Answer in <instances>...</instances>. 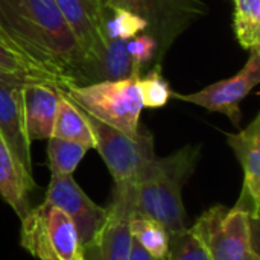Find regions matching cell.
<instances>
[{
    "instance_id": "1",
    "label": "cell",
    "mask_w": 260,
    "mask_h": 260,
    "mask_svg": "<svg viewBox=\"0 0 260 260\" xmlns=\"http://www.w3.org/2000/svg\"><path fill=\"white\" fill-rule=\"evenodd\" d=\"M0 26L64 90L88 84L90 61L53 0H0Z\"/></svg>"
},
{
    "instance_id": "2",
    "label": "cell",
    "mask_w": 260,
    "mask_h": 260,
    "mask_svg": "<svg viewBox=\"0 0 260 260\" xmlns=\"http://www.w3.org/2000/svg\"><path fill=\"white\" fill-rule=\"evenodd\" d=\"M200 157L201 145H186L168 157H155L136 181L134 215L158 221L171 236L189 229L183 187Z\"/></svg>"
},
{
    "instance_id": "3",
    "label": "cell",
    "mask_w": 260,
    "mask_h": 260,
    "mask_svg": "<svg viewBox=\"0 0 260 260\" xmlns=\"http://www.w3.org/2000/svg\"><path fill=\"white\" fill-rule=\"evenodd\" d=\"M139 79L140 76H131L120 81L75 85L62 93L87 114L136 139L140 134L139 119L143 110Z\"/></svg>"
},
{
    "instance_id": "4",
    "label": "cell",
    "mask_w": 260,
    "mask_h": 260,
    "mask_svg": "<svg viewBox=\"0 0 260 260\" xmlns=\"http://www.w3.org/2000/svg\"><path fill=\"white\" fill-rule=\"evenodd\" d=\"M257 224L248 212L218 204L206 210L190 229L210 260H260Z\"/></svg>"
},
{
    "instance_id": "5",
    "label": "cell",
    "mask_w": 260,
    "mask_h": 260,
    "mask_svg": "<svg viewBox=\"0 0 260 260\" xmlns=\"http://www.w3.org/2000/svg\"><path fill=\"white\" fill-rule=\"evenodd\" d=\"M108 5L125 9L146 23L145 32L157 44V64H161L172 43L207 14V6L201 0H108Z\"/></svg>"
},
{
    "instance_id": "6",
    "label": "cell",
    "mask_w": 260,
    "mask_h": 260,
    "mask_svg": "<svg viewBox=\"0 0 260 260\" xmlns=\"http://www.w3.org/2000/svg\"><path fill=\"white\" fill-rule=\"evenodd\" d=\"M84 114L96 140L94 149L105 161L114 184H136L143 169L157 157L152 134L140 133L139 137L133 139L85 111Z\"/></svg>"
},
{
    "instance_id": "7",
    "label": "cell",
    "mask_w": 260,
    "mask_h": 260,
    "mask_svg": "<svg viewBox=\"0 0 260 260\" xmlns=\"http://www.w3.org/2000/svg\"><path fill=\"white\" fill-rule=\"evenodd\" d=\"M136 184H114L107 216L93 242L82 251L91 253L94 260H129L133 235L131 219L134 215Z\"/></svg>"
},
{
    "instance_id": "8",
    "label": "cell",
    "mask_w": 260,
    "mask_h": 260,
    "mask_svg": "<svg viewBox=\"0 0 260 260\" xmlns=\"http://www.w3.org/2000/svg\"><path fill=\"white\" fill-rule=\"evenodd\" d=\"M260 81V47L250 49V58L245 66L232 78L210 84L201 91L181 94L171 91V96L184 102L200 105L209 111L225 114L233 125L239 126L242 120L241 102Z\"/></svg>"
},
{
    "instance_id": "9",
    "label": "cell",
    "mask_w": 260,
    "mask_h": 260,
    "mask_svg": "<svg viewBox=\"0 0 260 260\" xmlns=\"http://www.w3.org/2000/svg\"><path fill=\"white\" fill-rule=\"evenodd\" d=\"M44 201L70 216L82 251L93 242L107 216V207L91 201L72 175H50Z\"/></svg>"
},
{
    "instance_id": "10",
    "label": "cell",
    "mask_w": 260,
    "mask_h": 260,
    "mask_svg": "<svg viewBox=\"0 0 260 260\" xmlns=\"http://www.w3.org/2000/svg\"><path fill=\"white\" fill-rule=\"evenodd\" d=\"M90 61L88 84L107 49L105 20L108 0H53ZM87 84V85H88Z\"/></svg>"
},
{
    "instance_id": "11",
    "label": "cell",
    "mask_w": 260,
    "mask_h": 260,
    "mask_svg": "<svg viewBox=\"0 0 260 260\" xmlns=\"http://www.w3.org/2000/svg\"><path fill=\"white\" fill-rule=\"evenodd\" d=\"M227 143L233 149L244 171V184L235 207L248 212L259 221L260 213V114L238 134H227Z\"/></svg>"
},
{
    "instance_id": "12",
    "label": "cell",
    "mask_w": 260,
    "mask_h": 260,
    "mask_svg": "<svg viewBox=\"0 0 260 260\" xmlns=\"http://www.w3.org/2000/svg\"><path fill=\"white\" fill-rule=\"evenodd\" d=\"M23 85L18 79L0 78V139L17 157V160L32 172L30 140L26 133Z\"/></svg>"
},
{
    "instance_id": "13",
    "label": "cell",
    "mask_w": 260,
    "mask_h": 260,
    "mask_svg": "<svg viewBox=\"0 0 260 260\" xmlns=\"http://www.w3.org/2000/svg\"><path fill=\"white\" fill-rule=\"evenodd\" d=\"M59 90L44 82H29L23 85L24 123L29 140H47L58 110Z\"/></svg>"
},
{
    "instance_id": "14",
    "label": "cell",
    "mask_w": 260,
    "mask_h": 260,
    "mask_svg": "<svg viewBox=\"0 0 260 260\" xmlns=\"http://www.w3.org/2000/svg\"><path fill=\"white\" fill-rule=\"evenodd\" d=\"M37 189L32 172H29L0 139V197L12 207L17 216L24 219L30 212L29 195Z\"/></svg>"
},
{
    "instance_id": "15",
    "label": "cell",
    "mask_w": 260,
    "mask_h": 260,
    "mask_svg": "<svg viewBox=\"0 0 260 260\" xmlns=\"http://www.w3.org/2000/svg\"><path fill=\"white\" fill-rule=\"evenodd\" d=\"M30 213L38 221L47 242L59 260H72L82 251L78 233L70 216L56 206L43 201L30 209Z\"/></svg>"
},
{
    "instance_id": "16",
    "label": "cell",
    "mask_w": 260,
    "mask_h": 260,
    "mask_svg": "<svg viewBox=\"0 0 260 260\" xmlns=\"http://www.w3.org/2000/svg\"><path fill=\"white\" fill-rule=\"evenodd\" d=\"M0 78L2 79H18L24 84L44 82L64 90L62 82L52 75L49 70L35 62L27 56L3 30L0 26Z\"/></svg>"
},
{
    "instance_id": "17",
    "label": "cell",
    "mask_w": 260,
    "mask_h": 260,
    "mask_svg": "<svg viewBox=\"0 0 260 260\" xmlns=\"http://www.w3.org/2000/svg\"><path fill=\"white\" fill-rule=\"evenodd\" d=\"M50 137L76 142L85 146L87 149H94L96 146L93 131L85 119L84 111L79 107H76L61 90Z\"/></svg>"
},
{
    "instance_id": "18",
    "label": "cell",
    "mask_w": 260,
    "mask_h": 260,
    "mask_svg": "<svg viewBox=\"0 0 260 260\" xmlns=\"http://www.w3.org/2000/svg\"><path fill=\"white\" fill-rule=\"evenodd\" d=\"M126 40L128 38H108L107 49L93 70L91 84L140 76V72L134 69L133 59L126 49Z\"/></svg>"
},
{
    "instance_id": "19",
    "label": "cell",
    "mask_w": 260,
    "mask_h": 260,
    "mask_svg": "<svg viewBox=\"0 0 260 260\" xmlns=\"http://www.w3.org/2000/svg\"><path fill=\"white\" fill-rule=\"evenodd\" d=\"M131 235L140 244V247L152 257L155 259L168 257L171 235L158 221L133 215Z\"/></svg>"
},
{
    "instance_id": "20",
    "label": "cell",
    "mask_w": 260,
    "mask_h": 260,
    "mask_svg": "<svg viewBox=\"0 0 260 260\" xmlns=\"http://www.w3.org/2000/svg\"><path fill=\"white\" fill-rule=\"evenodd\" d=\"M233 27L244 49L260 47V0H235Z\"/></svg>"
},
{
    "instance_id": "21",
    "label": "cell",
    "mask_w": 260,
    "mask_h": 260,
    "mask_svg": "<svg viewBox=\"0 0 260 260\" xmlns=\"http://www.w3.org/2000/svg\"><path fill=\"white\" fill-rule=\"evenodd\" d=\"M47 140V163L50 174L72 175L88 149L70 140H62L56 137H50Z\"/></svg>"
},
{
    "instance_id": "22",
    "label": "cell",
    "mask_w": 260,
    "mask_h": 260,
    "mask_svg": "<svg viewBox=\"0 0 260 260\" xmlns=\"http://www.w3.org/2000/svg\"><path fill=\"white\" fill-rule=\"evenodd\" d=\"M21 247L30 253L34 257L40 260H59L58 256L53 253L50 244L47 242L38 221L35 216L29 212L24 219H21V238H20Z\"/></svg>"
},
{
    "instance_id": "23",
    "label": "cell",
    "mask_w": 260,
    "mask_h": 260,
    "mask_svg": "<svg viewBox=\"0 0 260 260\" xmlns=\"http://www.w3.org/2000/svg\"><path fill=\"white\" fill-rule=\"evenodd\" d=\"M139 90L143 107L160 108L168 104L172 90L169 82L161 75V64H155V67L149 70L145 78L139 79Z\"/></svg>"
},
{
    "instance_id": "24",
    "label": "cell",
    "mask_w": 260,
    "mask_h": 260,
    "mask_svg": "<svg viewBox=\"0 0 260 260\" xmlns=\"http://www.w3.org/2000/svg\"><path fill=\"white\" fill-rule=\"evenodd\" d=\"M145 29H146V23L140 17L125 9L110 6L105 20L107 41L108 38H131L140 32H145Z\"/></svg>"
},
{
    "instance_id": "25",
    "label": "cell",
    "mask_w": 260,
    "mask_h": 260,
    "mask_svg": "<svg viewBox=\"0 0 260 260\" xmlns=\"http://www.w3.org/2000/svg\"><path fill=\"white\" fill-rule=\"evenodd\" d=\"M166 260H210L209 254L200 241V238L192 232V229H186L177 235L171 236L169 251Z\"/></svg>"
},
{
    "instance_id": "26",
    "label": "cell",
    "mask_w": 260,
    "mask_h": 260,
    "mask_svg": "<svg viewBox=\"0 0 260 260\" xmlns=\"http://www.w3.org/2000/svg\"><path fill=\"white\" fill-rule=\"evenodd\" d=\"M126 49L129 52L134 69L137 72H140L143 66L155 59V55H157V44L148 34H137L128 38Z\"/></svg>"
},
{
    "instance_id": "27",
    "label": "cell",
    "mask_w": 260,
    "mask_h": 260,
    "mask_svg": "<svg viewBox=\"0 0 260 260\" xmlns=\"http://www.w3.org/2000/svg\"><path fill=\"white\" fill-rule=\"evenodd\" d=\"M129 260H166V259H155L152 257L151 254H148L142 247L140 244L133 238V245H131V256Z\"/></svg>"
},
{
    "instance_id": "28",
    "label": "cell",
    "mask_w": 260,
    "mask_h": 260,
    "mask_svg": "<svg viewBox=\"0 0 260 260\" xmlns=\"http://www.w3.org/2000/svg\"><path fill=\"white\" fill-rule=\"evenodd\" d=\"M72 260H87V259H85L84 253L81 251V253H78V254H76V256H75V257H73V259H72Z\"/></svg>"
}]
</instances>
